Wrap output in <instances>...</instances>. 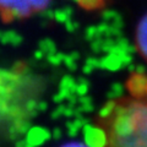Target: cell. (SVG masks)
<instances>
[{
  "label": "cell",
  "mask_w": 147,
  "mask_h": 147,
  "mask_svg": "<svg viewBox=\"0 0 147 147\" xmlns=\"http://www.w3.org/2000/svg\"><path fill=\"white\" fill-rule=\"evenodd\" d=\"M60 147H92L91 145H85V144H80V142H70V144H65Z\"/></svg>",
  "instance_id": "5"
},
{
  "label": "cell",
  "mask_w": 147,
  "mask_h": 147,
  "mask_svg": "<svg viewBox=\"0 0 147 147\" xmlns=\"http://www.w3.org/2000/svg\"><path fill=\"white\" fill-rule=\"evenodd\" d=\"M42 96L40 81L22 65L0 66V135L24 127Z\"/></svg>",
  "instance_id": "2"
},
{
  "label": "cell",
  "mask_w": 147,
  "mask_h": 147,
  "mask_svg": "<svg viewBox=\"0 0 147 147\" xmlns=\"http://www.w3.org/2000/svg\"><path fill=\"white\" fill-rule=\"evenodd\" d=\"M50 0H0V17L4 21L25 20L42 12Z\"/></svg>",
  "instance_id": "3"
},
{
  "label": "cell",
  "mask_w": 147,
  "mask_h": 147,
  "mask_svg": "<svg viewBox=\"0 0 147 147\" xmlns=\"http://www.w3.org/2000/svg\"><path fill=\"white\" fill-rule=\"evenodd\" d=\"M92 147H147V92L108 100L94 118Z\"/></svg>",
  "instance_id": "1"
},
{
  "label": "cell",
  "mask_w": 147,
  "mask_h": 147,
  "mask_svg": "<svg viewBox=\"0 0 147 147\" xmlns=\"http://www.w3.org/2000/svg\"><path fill=\"white\" fill-rule=\"evenodd\" d=\"M136 48L140 55L147 61V13L141 18L136 28Z\"/></svg>",
  "instance_id": "4"
}]
</instances>
